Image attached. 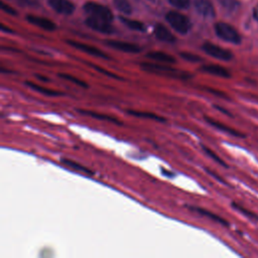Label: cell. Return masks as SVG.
<instances>
[{
	"label": "cell",
	"mask_w": 258,
	"mask_h": 258,
	"mask_svg": "<svg viewBox=\"0 0 258 258\" xmlns=\"http://www.w3.org/2000/svg\"><path fill=\"white\" fill-rule=\"evenodd\" d=\"M128 115L134 116V117H138V118H143V119H151L153 121H157V122H161L164 123L166 121L165 118L156 115L155 113L152 112H145V111H139V110H126Z\"/></svg>",
	"instance_id": "obj_17"
},
{
	"label": "cell",
	"mask_w": 258,
	"mask_h": 258,
	"mask_svg": "<svg viewBox=\"0 0 258 258\" xmlns=\"http://www.w3.org/2000/svg\"><path fill=\"white\" fill-rule=\"evenodd\" d=\"M25 86L29 87L30 89H32L33 91H36L42 95H45V96H48V97H55V96H60L62 95L61 92H57V91H53V90H50V89H47V88H44L42 86H39L35 83H32L30 81H26L25 83Z\"/></svg>",
	"instance_id": "obj_19"
},
{
	"label": "cell",
	"mask_w": 258,
	"mask_h": 258,
	"mask_svg": "<svg viewBox=\"0 0 258 258\" xmlns=\"http://www.w3.org/2000/svg\"><path fill=\"white\" fill-rule=\"evenodd\" d=\"M179 55L181 56V58L187 60V61H190V62H199V61H202L203 58L201 56H199L198 54H194L191 52H187V51H183V52H180Z\"/></svg>",
	"instance_id": "obj_27"
},
{
	"label": "cell",
	"mask_w": 258,
	"mask_h": 258,
	"mask_svg": "<svg viewBox=\"0 0 258 258\" xmlns=\"http://www.w3.org/2000/svg\"><path fill=\"white\" fill-rule=\"evenodd\" d=\"M200 71L205 74L213 75L216 77H221V78H230L231 73L229 70L222 66L218 64H205L200 68Z\"/></svg>",
	"instance_id": "obj_11"
},
{
	"label": "cell",
	"mask_w": 258,
	"mask_h": 258,
	"mask_svg": "<svg viewBox=\"0 0 258 258\" xmlns=\"http://www.w3.org/2000/svg\"><path fill=\"white\" fill-rule=\"evenodd\" d=\"M140 68L149 74L166 77L170 79H178V80H187L192 77V75L188 74V72H184L178 69L171 68L169 66L165 64H158V63H152V62H141Z\"/></svg>",
	"instance_id": "obj_1"
},
{
	"label": "cell",
	"mask_w": 258,
	"mask_h": 258,
	"mask_svg": "<svg viewBox=\"0 0 258 258\" xmlns=\"http://www.w3.org/2000/svg\"><path fill=\"white\" fill-rule=\"evenodd\" d=\"M60 161L68 165L69 167H72L73 169H76V170H79V171H82V172H85V173H88V174H93V171L90 170L88 167L82 165L81 163H78L77 161H74V160H71V159H68V158H61Z\"/></svg>",
	"instance_id": "obj_21"
},
{
	"label": "cell",
	"mask_w": 258,
	"mask_h": 258,
	"mask_svg": "<svg viewBox=\"0 0 258 258\" xmlns=\"http://www.w3.org/2000/svg\"><path fill=\"white\" fill-rule=\"evenodd\" d=\"M77 111L82 114V115H86V116H90L92 118L98 119V120H102V121H106V122H110L116 125H122V122L119 121L117 118L107 115V114H102L99 112H95V111H91V110H86V109H77Z\"/></svg>",
	"instance_id": "obj_14"
},
{
	"label": "cell",
	"mask_w": 258,
	"mask_h": 258,
	"mask_svg": "<svg viewBox=\"0 0 258 258\" xmlns=\"http://www.w3.org/2000/svg\"><path fill=\"white\" fill-rule=\"evenodd\" d=\"M204 119L206 120V122H207L208 124H210L211 126L215 127L216 129H218V130H220V131H223V132H225V133H227V134H230V135H232V136H234V137H238V138H245V137H246L244 133L239 132V131H237L236 129H234V128H232V127H230V126H227V125H225V124H223V123H221V122H219V121H217V120H214L213 118H210V117H208V116H205Z\"/></svg>",
	"instance_id": "obj_10"
},
{
	"label": "cell",
	"mask_w": 258,
	"mask_h": 258,
	"mask_svg": "<svg viewBox=\"0 0 258 258\" xmlns=\"http://www.w3.org/2000/svg\"><path fill=\"white\" fill-rule=\"evenodd\" d=\"M85 62L88 66H90L91 68H93L95 71L101 73L104 76H107V77H110V78H113V79H117V80H122L121 77H119V76H117V75H115V74H113V73H111V72H109V71H107L105 69H102V68H100V67H98V66H96V64H94L92 62H88V61H85Z\"/></svg>",
	"instance_id": "obj_26"
},
{
	"label": "cell",
	"mask_w": 258,
	"mask_h": 258,
	"mask_svg": "<svg viewBox=\"0 0 258 258\" xmlns=\"http://www.w3.org/2000/svg\"><path fill=\"white\" fill-rule=\"evenodd\" d=\"M57 76H58L59 78L66 80V81H69V82H71V83H74V84L77 85V86H80V87H83V88H88V87H89V85H88L87 83H85L83 80H80V79H78V78H76V77H74V76H72V75L64 74V73H59Z\"/></svg>",
	"instance_id": "obj_24"
},
{
	"label": "cell",
	"mask_w": 258,
	"mask_h": 258,
	"mask_svg": "<svg viewBox=\"0 0 258 258\" xmlns=\"http://www.w3.org/2000/svg\"><path fill=\"white\" fill-rule=\"evenodd\" d=\"M120 20L123 22L124 25H126L128 28H130L132 30H136V31H144L145 30L144 24L140 21L129 19L126 17H120Z\"/></svg>",
	"instance_id": "obj_20"
},
{
	"label": "cell",
	"mask_w": 258,
	"mask_h": 258,
	"mask_svg": "<svg viewBox=\"0 0 258 258\" xmlns=\"http://www.w3.org/2000/svg\"><path fill=\"white\" fill-rule=\"evenodd\" d=\"M185 207H186L188 210H190V211H192V212H196V213H199L200 215L205 216V217H207V218L213 220V221L216 222V223H219V224H221V225H223V226H225V227H229V222L226 221L224 218L218 216V215L215 214V213H212V212H210V211H208V210H206V209H204V208H200V207H196V206H188V205H186Z\"/></svg>",
	"instance_id": "obj_12"
},
{
	"label": "cell",
	"mask_w": 258,
	"mask_h": 258,
	"mask_svg": "<svg viewBox=\"0 0 258 258\" xmlns=\"http://www.w3.org/2000/svg\"><path fill=\"white\" fill-rule=\"evenodd\" d=\"M49 6L59 14L69 15L75 10V4L70 0H48Z\"/></svg>",
	"instance_id": "obj_9"
},
{
	"label": "cell",
	"mask_w": 258,
	"mask_h": 258,
	"mask_svg": "<svg viewBox=\"0 0 258 258\" xmlns=\"http://www.w3.org/2000/svg\"><path fill=\"white\" fill-rule=\"evenodd\" d=\"M231 206H232L236 211L240 212L241 214H243V215L246 216L247 218H249V219H251V220H254V221H258V215L255 214V213H253V212H251L250 210H248V209L242 207L241 205H239V204H237V203H235V202H233V203L231 204Z\"/></svg>",
	"instance_id": "obj_22"
},
{
	"label": "cell",
	"mask_w": 258,
	"mask_h": 258,
	"mask_svg": "<svg viewBox=\"0 0 258 258\" xmlns=\"http://www.w3.org/2000/svg\"><path fill=\"white\" fill-rule=\"evenodd\" d=\"M154 35L160 41L169 42V43H172L175 41L174 35L163 24H160V23H157L154 26Z\"/></svg>",
	"instance_id": "obj_15"
},
{
	"label": "cell",
	"mask_w": 258,
	"mask_h": 258,
	"mask_svg": "<svg viewBox=\"0 0 258 258\" xmlns=\"http://www.w3.org/2000/svg\"><path fill=\"white\" fill-rule=\"evenodd\" d=\"M195 7L197 11L205 17H213L215 15L214 7L209 0H196Z\"/></svg>",
	"instance_id": "obj_16"
},
{
	"label": "cell",
	"mask_w": 258,
	"mask_h": 258,
	"mask_svg": "<svg viewBox=\"0 0 258 258\" xmlns=\"http://www.w3.org/2000/svg\"><path fill=\"white\" fill-rule=\"evenodd\" d=\"M216 34L223 40L234 44L241 43V36L239 32L230 24L225 22H218L215 24Z\"/></svg>",
	"instance_id": "obj_2"
},
{
	"label": "cell",
	"mask_w": 258,
	"mask_h": 258,
	"mask_svg": "<svg viewBox=\"0 0 258 258\" xmlns=\"http://www.w3.org/2000/svg\"><path fill=\"white\" fill-rule=\"evenodd\" d=\"M171 5L179 9H185L189 6V0H168Z\"/></svg>",
	"instance_id": "obj_28"
},
{
	"label": "cell",
	"mask_w": 258,
	"mask_h": 258,
	"mask_svg": "<svg viewBox=\"0 0 258 258\" xmlns=\"http://www.w3.org/2000/svg\"><path fill=\"white\" fill-rule=\"evenodd\" d=\"M205 170H206V171H207V172H208L210 175H212L214 178H216L217 180H219L220 182H222V183H225V184H228V183H227V182H226V181H225V180H224V179H223V178H222V177H221L219 174H217L216 172L212 171L211 169H209V168H207V167L205 168Z\"/></svg>",
	"instance_id": "obj_30"
},
{
	"label": "cell",
	"mask_w": 258,
	"mask_h": 258,
	"mask_svg": "<svg viewBox=\"0 0 258 258\" xmlns=\"http://www.w3.org/2000/svg\"><path fill=\"white\" fill-rule=\"evenodd\" d=\"M146 57L159 61V62H164V63H174L175 62V58L163 51H150L148 53H146Z\"/></svg>",
	"instance_id": "obj_18"
},
{
	"label": "cell",
	"mask_w": 258,
	"mask_h": 258,
	"mask_svg": "<svg viewBox=\"0 0 258 258\" xmlns=\"http://www.w3.org/2000/svg\"><path fill=\"white\" fill-rule=\"evenodd\" d=\"M105 44L116 49L119 51H123V52H128V53H137L141 51V47L137 44L134 43H130V42H125V41H121V40H112V39H108L105 41Z\"/></svg>",
	"instance_id": "obj_8"
},
{
	"label": "cell",
	"mask_w": 258,
	"mask_h": 258,
	"mask_svg": "<svg viewBox=\"0 0 258 258\" xmlns=\"http://www.w3.org/2000/svg\"><path fill=\"white\" fill-rule=\"evenodd\" d=\"M26 20L28 22H30L31 24L38 26L47 31H53L56 28L55 24L51 20L44 18V17H39V16H35V15H27Z\"/></svg>",
	"instance_id": "obj_13"
},
{
	"label": "cell",
	"mask_w": 258,
	"mask_h": 258,
	"mask_svg": "<svg viewBox=\"0 0 258 258\" xmlns=\"http://www.w3.org/2000/svg\"><path fill=\"white\" fill-rule=\"evenodd\" d=\"M253 16L256 20H258V4L255 6V8L253 9Z\"/></svg>",
	"instance_id": "obj_32"
},
{
	"label": "cell",
	"mask_w": 258,
	"mask_h": 258,
	"mask_svg": "<svg viewBox=\"0 0 258 258\" xmlns=\"http://www.w3.org/2000/svg\"><path fill=\"white\" fill-rule=\"evenodd\" d=\"M115 7L124 14H130L132 12L131 5L128 0H113Z\"/></svg>",
	"instance_id": "obj_23"
},
{
	"label": "cell",
	"mask_w": 258,
	"mask_h": 258,
	"mask_svg": "<svg viewBox=\"0 0 258 258\" xmlns=\"http://www.w3.org/2000/svg\"><path fill=\"white\" fill-rule=\"evenodd\" d=\"M202 49L209 55L215 57V58H218V59H221V60H225V61H228V60H231L233 58V53L228 50V49H225L219 45H216L212 42H205L203 45H202Z\"/></svg>",
	"instance_id": "obj_5"
},
{
	"label": "cell",
	"mask_w": 258,
	"mask_h": 258,
	"mask_svg": "<svg viewBox=\"0 0 258 258\" xmlns=\"http://www.w3.org/2000/svg\"><path fill=\"white\" fill-rule=\"evenodd\" d=\"M202 149L204 150V152H205L209 157H211L212 159H214L217 163H219L220 165H222V166H224V167H228V164H227L219 155H217L212 149H210L209 147H207V146H205V145H202Z\"/></svg>",
	"instance_id": "obj_25"
},
{
	"label": "cell",
	"mask_w": 258,
	"mask_h": 258,
	"mask_svg": "<svg viewBox=\"0 0 258 258\" xmlns=\"http://www.w3.org/2000/svg\"><path fill=\"white\" fill-rule=\"evenodd\" d=\"M214 107H215L217 110L223 112L224 114H226V115H228V116H232L231 113H230L228 110H226V109H224V108H222V107H220V106H217V105H214Z\"/></svg>",
	"instance_id": "obj_31"
},
{
	"label": "cell",
	"mask_w": 258,
	"mask_h": 258,
	"mask_svg": "<svg viewBox=\"0 0 258 258\" xmlns=\"http://www.w3.org/2000/svg\"><path fill=\"white\" fill-rule=\"evenodd\" d=\"M165 17L170 26L180 34H185L190 29L191 24L189 19L178 12L169 11Z\"/></svg>",
	"instance_id": "obj_3"
},
{
	"label": "cell",
	"mask_w": 258,
	"mask_h": 258,
	"mask_svg": "<svg viewBox=\"0 0 258 258\" xmlns=\"http://www.w3.org/2000/svg\"><path fill=\"white\" fill-rule=\"evenodd\" d=\"M162 173H163L164 175H166V176H173V175H174L172 172H170V171H166L164 168H162Z\"/></svg>",
	"instance_id": "obj_34"
},
{
	"label": "cell",
	"mask_w": 258,
	"mask_h": 258,
	"mask_svg": "<svg viewBox=\"0 0 258 258\" xmlns=\"http://www.w3.org/2000/svg\"><path fill=\"white\" fill-rule=\"evenodd\" d=\"M149 1H151V2H154V3H155V2H157V0H149Z\"/></svg>",
	"instance_id": "obj_35"
},
{
	"label": "cell",
	"mask_w": 258,
	"mask_h": 258,
	"mask_svg": "<svg viewBox=\"0 0 258 258\" xmlns=\"http://www.w3.org/2000/svg\"><path fill=\"white\" fill-rule=\"evenodd\" d=\"M1 8H2V10L3 11H5L6 13H8V14H11V15H17V12L13 9V8H11L10 6H8L7 4H5L4 2H1Z\"/></svg>",
	"instance_id": "obj_29"
},
{
	"label": "cell",
	"mask_w": 258,
	"mask_h": 258,
	"mask_svg": "<svg viewBox=\"0 0 258 258\" xmlns=\"http://www.w3.org/2000/svg\"><path fill=\"white\" fill-rule=\"evenodd\" d=\"M86 24L91 27L92 29L101 32V33H106V34H110L114 32V28L113 26L110 24L109 21L98 18V17H94L91 16L89 18H87L86 20Z\"/></svg>",
	"instance_id": "obj_7"
},
{
	"label": "cell",
	"mask_w": 258,
	"mask_h": 258,
	"mask_svg": "<svg viewBox=\"0 0 258 258\" xmlns=\"http://www.w3.org/2000/svg\"><path fill=\"white\" fill-rule=\"evenodd\" d=\"M67 43L70 44L71 46L79 49V50H82L88 54H91L93 56H96V57H100V58H104V59H110L109 55L107 53H105L104 51H102L101 49L93 46V45H90V44H86V43H83V42H79V41H75V40H67Z\"/></svg>",
	"instance_id": "obj_6"
},
{
	"label": "cell",
	"mask_w": 258,
	"mask_h": 258,
	"mask_svg": "<svg viewBox=\"0 0 258 258\" xmlns=\"http://www.w3.org/2000/svg\"><path fill=\"white\" fill-rule=\"evenodd\" d=\"M35 77H36L38 80H41V81H43V82H48V81H49V79H48V78H45V77H43V76L35 75Z\"/></svg>",
	"instance_id": "obj_33"
},
{
	"label": "cell",
	"mask_w": 258,
	"mask_h": 258,
	"mask_svg": "<svg viewBox=\"0 0 258 258\" xmlns=\"http://www.w3.org/2000/svg\"><path fill=\"white\" fill-rule=\"evenodd\" d=\"M84 10L90 14L91 16L94 17H98L107 21H111L113 19V14L111 12V10L109 8H107L106 6L100 4V3H96V2H88L85 4L84 6Z\"/></svg>",
	"instance_id": "obj_4"
}]
</instances>
